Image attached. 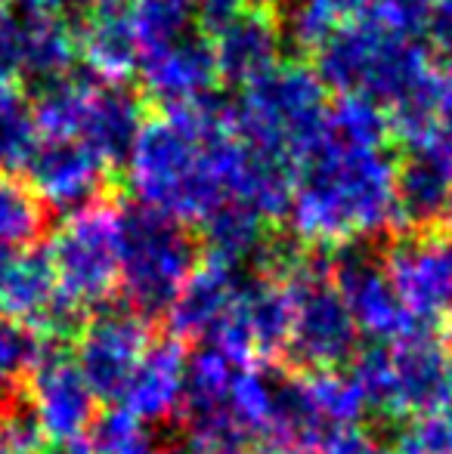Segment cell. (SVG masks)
I'll list each match as a JSON object with an SVG mask.
<instances>
[{"mask_svg":"<svg viewBox=\"0 0 452 454\" xmlns=\"http://www.w3.org/2000/svg\"><path fill=\"white\" fill-rule=\"evenodd\" d=\"M452 201V155L440 139L406 145L397 158V220L409 232H434Z\"/></svg>","mask_w":452,"mask_h":454,"instance_id":"obj_17","label":"cell"},{"mask_svg":"<svg viewBox=\"0 0 452 454\" xmlns=\"http://www.w3.org/2000/svg\"><path fill=\"white\" fill-rule=\"evenodd\" d=\"M322 454H393V449L356 427H341L338 433H329L322 442Z\"/></svg>","mask_w":452,"mask_h":454,"instance_id":"obj_28","label":"cell"},{"mask_svg":"<svg viewBox=\"0 0 452 454\" xmlns=\"http://www.w3.org/2000/svg\"><path fill=\"white\" fill-rule=\"evenodd\" d=\"M186 362L189 353L180 343V337L149 340L124 395H121V408L139 424H155V420L168 418L170 411H177L183 399Z\"/></svg>","mask_w":452,"mask_h":454,"instance_id":"obj_18","label":"cell"},{"mask_svg":"<svg viewBox=\"0 0 452 454\" xmlns=\"http://www.w3.org/2000/svg\"><path fill=\"white\" fill-rule=\"evenodd\" d=\"M447 223H449V226H452V201H449V214H447Z\"/></svg>","mask_w":452,"mask_h":454,"instance_id":"obj_34","label":"cell"},{"mask_svg":"<svg viewBox=\"0 0 452 454\" xmlns=\"http://www.w3.org/2000/svg\"><path fill=\"white\" fill-rule=\"evenodd\" d=\"M233 112V124L242 143L276 152L289 161H301L326 133L329 124V87L316 68L282 62L245 87Z\"/></svg>","mask_w":452,"mask_h":454,"instance_id":"obj_6","label":"cell"},{"mask_svg":"<svg viewBox=\"0 0 452 454\" xmlns=\"http://www.w3.org/2000/svg\"><path fill=\"white\" fill-rule=\"evenodd\" d=\"M44 433L31 402L0 405V449L6 454H44Z\"/></svg>","mask_w":452,"mask_h":454,"instance_id":"obj_27","label":"cell"},{"mask_svg":"<svg viewBox=\"0 0 452 454\" xmlns=\"http://www.w3.org/2000/svg\"><path fill=\"white\" fill-rule=\"evenodd\" d=\"M37 349H41V334L28 322L0 312V393L28 374Z\"/></svg>","mask_w":452,"mask_h":454,"instance_id":"obj_25","label":"cell"},{"mask_svg":"<svg viewBox=\"0 0 452 454\" xmlns=\"http://www.w3.org/2000/svg\"><path fill=\"white\" fill-rule=\"evenodd\" d=\"M313 53V68L329 93L375 102L385 114L437 78L428 47L375 12L344 19L316 43Z\"/></svg>","mask_w":452,"mask_h":454,"instance_id":"obj_3","label":"cell"},{"mask_svg":"<svg viewBox=\"0 0 452 454\" xmlns=\"http://www.w3.org/2000/svg\"><path fill=\"white\" fill-rule=\"evenodd\" d=\"M47 254L59 294L87 312L109 303L118 287V210L97 204L66 216Z\"/></svg>","mask_w":452,"mask_h":454,"instance_id":"obj_8","label":"cell"},{"mask_svg":"<svg viewBox=\"0 0 452 454\" xmlns=\"http://www.w3.org/2000/svg\"><path fill=\"white\" fill-rule=\"evenodd\" d=\"M291 226L313 245L372 239L397 220V158L387 143H360L326 124L297 161Z\"/></svg>","mask_w":452,"mask_h":454,"instance_id":"obj_2","label":"cell"},{"mask_svg":"<svg viewBox=\"0 0 452 454\" xmlns=\"http://www.w3.org/2000/svg\"><path fill=\"white\" fill-rule=\"evenodd\" d=\"M310 393H313L316 405H320L322 418L329 420V427H353L356 418L366 411V395H362L360 383L353 380V374H341V371H316L307 377Z\"/></svg>","mask_w":452,"mask_h":454,"instance_id":"obj_24","label":"cell"},{"mask_svg":"<svg viewBox=\"0 0 452 454\" xmlns=\"http://www.w3.org/2000/svg\"><path fill=\"white\" fill-rule=\"evenodd\" d=\"M387 272L412 316L437 318L452 309V270L447 239L437 232H409L385 254Z\"/></svg>","mask_w":452,"mask_h":454,"instance_id":"obj_15","label":"cell"},{"mask_svg":"<svg viewBox=\"0 0 452 454\" xmlns=\"http://www.w3.org/2000/svg\"><path fill=\"white\" fill-rule=\"evenodd\" d=\"M56 297H59V281H56L47 247H19L0 287V312L35 325Z\"/></svg>","mask_w":452,"mask_h":454,"instance_id":"obj_21","label":"cell"},{"mask_svg":"<svg viewBox=\"0 0 452 454\" xmlns=\"http://www.w3.org/2000/svg\"><path fill=\"white\" fill-rule=\"evenodd\" d=\"M248 0H195V12H199V25L211 35L214 28H220L224 22L235 16L239 10H245Z\"/></svg>","mask_w":452,"mask_h":454,"instance_id":"obj_29","label":"cell"},{"mask_svg":"<svg viewBox=\"0 0 452 454\" xmlns=\"http://www.w3.org/2000/svg\"><path fill=\"white\" fill-rule=\"evenodd\" d=\"M37 139L35 108L12 81H0V174L22 168Z\"/></svg>","mask_w":452,"mask_h":454,"instance_id":"obj_23","label":"cell"},{"mask_svg":"<svg viewBox=\"0 0 452 454\" xmlns=\"http://www.w3.org/2000/svg\"><path fill=\"white\" fill-rule=\"evenodd\" d=\"M282 285L291 297V334L285 347L291 362L307 374L341 371L353 362L362 331L329 275V257L301 254Z\"/></svg>","mask_w":452,"mask_h":454,"instance_id":"obj_7","label":"cell"},{"mask_svg":"<svg viewBox=\"0 0 452 454\" xmlns=\"http://www.w3.org/2000/svg\"><path fill=\"white\" fill-rule=\"evenodd\" d=\"M22 174L44 207L72 216L99 204L109 183V164L78 139L37 133Z\"/></svg>","mask_w":452,"mask_h":454,"instance_id":"obj_11","label":"cell"},{"mask_svg":"<svg viewBox=\"0 0 452 454\" xmlns=\"http://www.w3.org/2000/svg\"><path fill=\"white\" fill-rule=\"evenodd\" d=\"M75 343H78L75 359H78L81 374L91 383L97 402H118L121 405V395L149 347L146 318L133 312L124 300L121 303L109 300L87 312V322Z\"/></svg>","mask_w":452,"mask_h":454,"instance_id":"obj_9","label":"cell"},{"mask_svg":"<svg viewBox=\"0 0 452 454\" xmlns=\"http://www.w3.org/2000/svg\"><path fill=\"white\" fill-rule=\"evenodd\" d=\"M68 347L72 343H56L41 337L37 359L28 371L31 405L41 418L47 439L53 442H75L97 420L93 418L97 395L84 380L78 359Z\"/></svg>","mask_w":452,"mask_h":454,"instance_id":"obj_12","label":"cell"},{"mask_svg":"<svg viewBox=\"0 0 452 454\" xmlns=\"http://www.w3.org/2000/svg\"><path fill=\"white\" fill-rule=\"evenodd\" d=\"M78 53L103 78H127L139 62V31L131 0H93L78 28Z\"/></svg>","mask_w":452,"mask_h":454,"instance_id":"obj_19","label":"cell"},{"mask_svg":"<svg viewBox=\"0 0 452 454\" xmlns=\"http://www.w3.org/2000/svg\"><path fill=\"white\" fill-rule=\"evenodd\" d=\"M37 133L84 143L109 168L124 164L143 130V99L124 78H103L91 68H72L35 87Z\"/></svg>","mask_w":452,"mask_h":454,"instance_id":"obj_4","label":"cell"},{"mask_svg":"<svg viewBox=\"0 0 452 454\" xmlns=\"http://www.w3.org/2000/svg\"><path fill=\"white\" fill-rule=\"evenodd\" d=\"M239 152L233 112L214 96L189 108H168L139 130L124 161L127 185L137 204L180 223H202L233 201Z\"/></svg>","mask_w":452,"mask_h":454,"instance_id":"obj_1","label":"cell"},{"mask_svg":"<svg viewBox=\"0 0 452 454\" xmlns=\"http://www.w3.org/2000/svg\"><path fill=\"white\" fill-rule=\"evenodd\" d=\"M285 43L289 37L282 31V22H276L264 6L248 4L229 22L211 31L220 81L242 87V90L251 87L254 81L282 66Z\"/></svg>","mask_w":452,"mask_h":454,"instance_id":"obj_16","label":"cell"},{"mask_svg":"<svg viewBox=\"0 0 452 454\" xmlns=\"http://www.w3.org/2000/svg\"><path fill=\"white\" fill-rule=\"evenodd\" d=\"M199 260L202 241L189 232V223L146 204L118 210V287L146 322L168 316Z\"/></svg>","mask_w":452,"mask_h":454,"instance_id":"obj_5","label":"cell"},{"mask_svg":"<svg viewBox=\"0 0 452 454\" xmlns=\"http://www.w3.org/2000/svg\"><path fill=\"white\" fill-rule=\"evenodd\" d=\"M137 78L143 93L162 102L164 112L211 99L214 84L220 81L211 35L205 28H193L174 41L146 47L137 62Z\"/></svg>","mask_w":452,"mask_h":454,"instance_id":"obj_13","label":"cell"},{"mask_svg":"<svg viewBox=\"0 0 452 454\" xmlns=\"http://www.w3.org/2000/svg\"><path fill=\"white\" fill-rule=\"evenodd\" d=\"M447 411L452 414V353H449V377H447Z\"/></svg>","mask_w":452,"mask_h":454,"instance_id":"obj_32","label":"cell"},{"mask_svg":"<svg viewBox=\"0 0 452 454\" xmlns=\"http://www.w3.org/2000/svg\"><path fill=\"white\" fill-rule=\"evenodd\" d=\"M242 272L226 270L218 263L199 266L189 281L183 285V291L177 294L174 306H170V331L183 340H199L205 343L214 331L220 328V322L226 318L229 303L235 297V287H239Z\"/></svg>","mask_w":452,"mask_h":454,"instance_id":"obj_20","label":"cell"},{"mask_svg":"<svg viewBox=\"0 0 452 454\" xmlns=\"http://www.w3.org/2000/svg\"><path fill=\"white\" fill-rule=\"evenodd\" d=\"M447 254H449V270H452V232L447 235Z\"/></svg>","mask_w":452,"mask_h":454,"instance_id":"obj_33","label":"cell"},{"mask_svg":"<svg viewBox=\"0 0 452 454\" xmlns=\"http://www.w3.org/2000/svg\"><path fill=\"white\" fill-rule=\"evenodd\" d=\"M393 349V380H397L400 414H431L447 405L449 353L437 318H422L409 325Z\"/></svg>","mask_w":452,"mask_h":454,"instance_id":"obj_14","label":"cell"},{"mask_svg":"<svg viewBox=\"0 0 452 454\" xmlns=\"http://www.w3.org/2000/svg\"><path fill=\"white\" fill-rule=\"evenodd\" d=\"M437 139L447 145L452 155V68L443 74V96H440V124H437Z\"/></svg>","mask_w":452,"mask_h":454,"instance_id":"obj_30","label":"cell"},{"mask_svg":"<svg viewBox=\"0 0 452 454\" xmlns=\"http://www.w3.org/2000/svg\"><path fill=\"white\" fill-rule=\"evenodd\" d=\"M391 449L393 454H452V414L440 408L406 420L393 433Z\"/></svg>","mask_w":452,"mask_h":454,"instance_id":"obj_26","label":"cell"},{"mask_svg":"<svg viewBox=\"0 0 452 454\" xmlns=\"http://www.w3.org/2000/svg\"><path fill=\"white\" fill-rule=\"evenodd\" d=\"M329 275L350 306L360 331L372 340L393 343L409 331L412 312L403 306L387 272V260L369 245V239L344 241L329 254Z\"/></svg>","mask_w":452,"mask_h":454,"instance_id":"obj_10","label":"cell"},{"mask_svg":"<svg viewBox=\"0 0 452 454\" xmlns=\"http://www.w3.org/2000/svg\"><path fill=\"white\" fill-rule=\"evenodd\" d=\"M0 454H6V451H4V449H0Z\"/></svg>","mask_w":452,"mask_h":454,"instance_id":"obj_35","label":"cell"},{"mask_svg":"<svg viewBox=\"0 0 452 454\" xmlns=\"http://www.w3.org/2000/svg\"><path fill=\"white\" fill-rule=\"evenodd\" d=\"M47 220V207L25 180L0 174V245L31 247L37 245Z\"/></svg>","mask_w":452,"mask_h":454,"instance_id":"obj_22","label":"cell"},{"mask_svg":"<svg viewBox=\"0 0 452 454\" xmlns=\"http://www.w3.org/2000/svg\"><path fill=\"white\" fill-rule=\"evenodd\" d=\"M16 254H19V247L0 245V287H4V281H6V272H10L12 260H16Z\"/></svg>","mask_w":452,"mask_h":454,"instance_id":"obj_31","label":"cell"}]
</instances>
